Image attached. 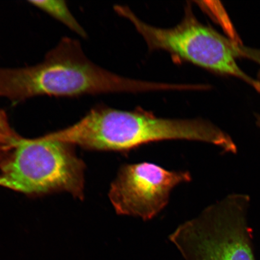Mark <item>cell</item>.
Masks as SVG:
<instances>
[{
    "instance_id": "8992f818",
    "label": "cell",
    "mask_w": 260,
    "mask_h": 260,
    "mask_svg": "<svg viewBox=\"0 0 260 260\" xmlns=\"http://www.w3.org/2000/svg\"><path fill=\"white\" fill-rule=\"evenodd\" d=\"M188 171H171L151 162L125 164L110 185L109 197L119 215L150 220L167 206L177 185L188 183Z\"/></svg>"
},
{
    "instance_id": "52a82bcc",
    "label": "cell",
    "mask_w": 260,
    "mask_h": 260,
    "mask_svg": "<svg viewBox=\"0 0 260 260\" xmlns=\"http://www.w3.org/2000/svg\"><path fill=\"white\" fill-rule=\"evenodd\" d=\"M30 4L47 13L57 21L70 29L75 34L83 38H86L87 34L82 26L74 17L64 1L54 0H37L29 1Z\"/></svg>"
},
{
    "instance_id": "277c9868",
    "label": "cell",
    "mask_w": 260,
    "mask_h": 260,
    "mask_svg": "<svg viewBox=\"0 0 260 260\" xmlns=\"http://www.w3.org/2000/svg\"><path fill=\"white\" fill-rule=\"evenodd\" d=\"M249 205L248 195H228L179 226L170 241L185 260H255Z\"/></svg>"
},
{
    "instance_id": "7a4b0ae2",
    "label": "cell",
    "mask_w": 260,
    "mask_h": 260,
    "mask_svg": "<svg viewBox=\"0 0 260 260\" xmlns=\"http://www.w3.org/2000/svg\"><path fill=\"white\" fill-rule=\"evenodd\" d=\"M95 151L125 153L148 143L187 140L213 144L236 154L237 146L226 133L203 119L159 118L138 110L123 111L99 106L77 123L43 136Z\"/></svg>"
},
{
    "instance_id": "3957f363",
    "label": "cell",
    "mask_w": 260,
    "mask_h": 260,
    "mask_svg": "<svg viewBox=\"0 0 260 260\" xmlns=\"http://www.w3.org/2000/svg\"><path fill=\"white\" fill-rule=\"evenodd\" d=\"M73 146L21 137L0 164V186L28 195L63 191L83 200L85 165Z\"/></svg>"
},
{
    "instance_id": "9c48e42d",
    "label": "cell",
    "mask_w": 260,
    "mask_h": 260,
    "mask_svg": "<svg viewBox=\"0 0 260 260\" xmlns=\"http://www.w3.org/2000/svg\"><path fill=\"white\" fill-rule=\"evenodd\" d=\"M239 57L249 58L254 61L260 67V50L243 46L240 44L239 47Z\"/></svg>"
},
{
    "instance_id": "6da1fadb",
    "label": "cell",
    "mask_w": 260,
    "mask_h": 260,
    "mask_svg": "<svg viewBox=\"0 0 260 260\" xmlns=\"http://www.w3.org/2000/svg\"><path fill=\"white\" fill-rule=\"evenodd\" d=\"M171 83L118 76L98 66L79 42L64 38L34 66L0 68V97L14 104L47 95L77 97L117 92L171 90Z\"/></svg>"
},
{
    "instance_id": "5b68a950",
    "label": "cell",
    "mask_w": 260,
    "mask_h": 260,
    "mask_svg": "<svg viewBox=\"0 0 260 260\" xmlns=\"http://www.w3.org/2000/svg\"><path fill=\"white\" fill-rule=\"evenodd\" d=\"M115 12L132 22L149 50H164L172 56L212 72L245 81L256 90L260 83L243 72L237 63L238 41L221 35L201 23L189 3L184 9L183 20L175 27L161 28L145 23L126 6L116 5Z\"/></svg>"
},
{
    "instance_id": "ba28073f",
    "label": "cell",
    "mask_w": 260,
    "mask_h": 260,
    "mask_svg": "<svg viewBox=\"0 0 260 260\" xmlns=\"http://www.w3.org/2000/svg\"><path fill=\"white\" fill-rule=\"evenodd\" d=\"M21 138L12 127L5 110L0 108V164Z\"/></svg>"
}]
</instances>
